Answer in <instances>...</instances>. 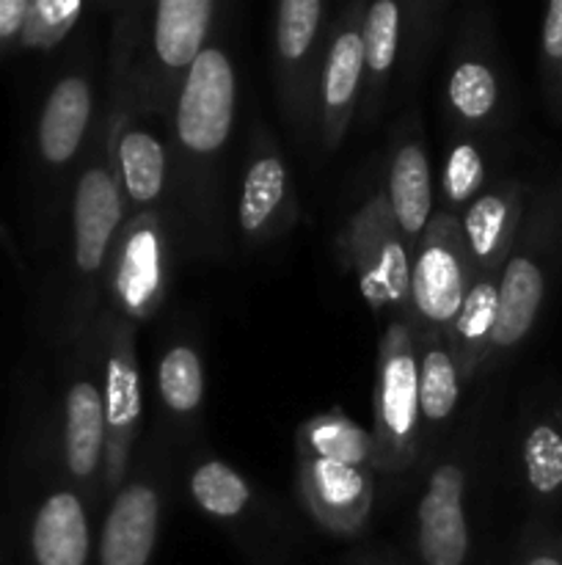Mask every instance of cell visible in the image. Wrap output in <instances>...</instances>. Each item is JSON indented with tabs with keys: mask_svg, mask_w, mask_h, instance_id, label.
I'll list each match as a JSON object with an SVG mask.
<instances>
[{
	"mask_svg": "<svg viewBox=\"0 0 562 565\" xmlns=\"http://www.w3.org/2000/svg\"><path fill=\"white\" fill-rule=\"evenodd\" d=\"M444 97L450 116L463 130H483L499 119L501 77L494 53L485 42L463 39L450 55L444 81Z\"/></svg>",
	"mask_w": 562,
	"mask_h": 565,
	"instance_id": "obj_20",
	"label": "cell"
},
{
	"mask_svg": "<svg viewBox=\"0 0 562 565\" xmlns=\"http://www.w3.org/2000/svg\"><path fill=\"white\" fill-rule=\"evenodd\" d=\"M235 221L242 243L251 248L270 246L284 237L298 221V199L290 166L279 141L270 136L264 125L253 127L248 136Z\"/></svg>",
	"mask_w": 562,
	"mask_h": 565,
	"instance_id": "obj_14",
	"label": "cell"
},
{
	"mask_svg": "<svg viewBox=\"0 0 562 565\" xmlns=\"http://www.w3.org/2000/svg\"><path fill=\"white\" fill-rule=\"evenodd\" d=\"M31 0H0V58L14 53L25 28Z\"/></svg>",
	"mask_w": 562,
	"mask_h": 565,
	"instance_id": "obj_30",
	"label": "cell"
},
{
	"mask_svg": "<svg viewBox=\"0 0 562 565\" xmlns=\"http://www.w3.org/2000/svg\"><path fill=\"white\" fill-rule=\"evenodd\" d=\"M339 254L364 298L389 320L411 318V248L395 224L383 188L369 193L339 232Z\"/></svg>",
	"mask_w": 562,
	"mask_h": 565,
	"instance_id": "obj_10",
	"label": "cell"
},
{
	"mask_svg": "<svg viewBox=\"0 0 562 565\" xmlns=\"http://www.w3.org/2000/svg\"><path fill=\"white\" fill-rule=\"evenodd\" d=\"M0 565H3V563H0Z\"/></svg>",
	"mask_w": 562,
	"mask_h": 565,
	"instance_id": "obj_36",
	"label": "cell"
},
{
	"mask_svg": "<svg viewBox=\"0 0 562 565\" xmlns=\"http://www.w3.org/2000/svg\"><path fill=\"white\" fill-rule=\"evenodd\" d=\"M562 70V0L545 6L543 28H540V72H543L545 92L554 86Z\"/></svg>",
	"mask_w": 562,
	"mask_h": 565,
	"instance_id": "obj_29",
	"label": "cell"
},
{
	"mask_svg": "<svg viewBox=\"0 0 562 565\" xmlns=\"http://www.w3.org/2000/svg\"><path fill=\"white\" fill-rule=\"evenodd\" d=\"M64 356L58 401L61 478L86 497L88 505L105 500V395L97 323Z\"/></svg>",
	"mask_w": 562,
	"mask_h": 565,
	"instance_id": "obj_7",
	"label": "cell"
},
{
	"mask_svg": "<svg viewBox=\"0 0 562 565\" xmlns=\"http://www.w3.org/2000/svg\"><path fill=\"white\" fill-rule=\"evenodd\" d=\"M176 232L163 210L127 215L105 276V307L136 326L158 318L174 279Z\"/></svg>",
	"mask_w": 562,
	"mask_h": 565,
	"instance_id": "obj_9",
	"label": "cell"
},
{
	"mask_svg": "<svg viewBox=\"0 0 562 565\" xmlns=\"http://www.w3.org/2000/svg\"><path fill=\"white\" fill-rule=\"evenodd\" d=\"M562 259V174L527 199L516 243L510 248L499 279V320L494 345L485 370L496 367L501 359L532 334L540 318L551 279Z\"/></svg>",
	"mask_w": 562,
	"mask_h": 565,
	"instance_id": "obj_5",
	"label": "cell"
},
{
	"mask_svg": "<svg viewBox=\"0 0 562 565\" xmlns=\"http://www.w3.org/2000/svg\"><path fill=\"white\" fill-rule=\"evenodd\" d=\"M154 392L160 414L174 434L191 436L202 423L207 401V373H204L202 348L191 334L174 337L160 348L154 367Z\"/></svg>",
	"mask_w": 562,
	"mask_h": 565,
	"instance_id": "obj_21",
	"label": "cell"
},
{
	"mask_svg": "<svg viewBox=\"0 0 562 565\" xmlns=\"http://www.w3.org/2000/svg\"><path fill=\"white\" fill-rule=\"evenodd\" d=\"M549 105H551V110H554L556 116H560L562 119V70H560V75H556V81H554V86L549 88Z\"/></svg>",
	"mask_w": 562,
	"mask_h": 565,
	"instance_id": "obj_32",
	"label": "cell"
},
{
	"mask_svg": "<svg viewBox=\"0 0 562 565\" xmlns=\"http://www.w3.org/2000/svg\"><path fill=\"white\" fill-rule=\"evenodd\" d=\"M364 39V94L361 116L364 125L375 121L383 105L386 86L397 66L402 42V6L395 0H375L364 9L361 22Z\"/></svg>",
	"mask_w": 562,
	"mask_h": 565,
	"instance_id": "obj_24",
	"label": "cell"
},
{
	"mask_svg": "<svg viewBox=\"0 0 562 565\" xmlns=\"http://www.w3.org/2000/svg\"><path fill=\"white\" fill-rule=\"evenodd\" d=\"M237 121V70L229 50L209 42L182 81L169 114L171 224L191 257L224 248V166Z\"/></svg>",
	"mask_w": 562,
	"mask_h": 565,
	"instance_id": "obj_1",
	"label": "cell"
},
{
	"mask_svg": "<svg viewBox=\"0 0 562 565\" xmlns=\"http://www.w3.org/2000/svg\"><path fill=\"white\" fill-rule=\"evenodd\" d=\"M372 447L378 472L400 475L422 456L419 367L411 326L389 320L378 342L372 395Z\"/></svg>",
	"mask_w": 562,
	"mask_h": 565,
	"instance_id": "obj_8",
	"label": "cell"
},
{
	"mask_svg": "<svg viewBox=\"0 0 562 565\" xmlns=\"http://www.w3.org/2000/svg\"><path fill=\"white\" fill-rule=\"evenodd\" d=\"M383 193L402 241L413 252L417 243L422 241L424 230L430 226V218H433L435 199L428 149H424L422 136H419V127L411 125V121L395 138Z\"/></svg>",
	"mask_w": 562,
	"mask_h": 565,
	"instance_id": "obj_19",
	"label": "cell"
},
{
	"mask_svg": "<svg viewBox=\"0 0 562 565\" xmlns=\"http://www.w3.org/2000/svg\"><path fill=\"white\" fill-rule=\"evenodd\" d=\"M419 367V414L424 430H439L455 414L461 403L463 379L446 348L444 334H413Z\"/></svg>",
	"mask_w": 562,
	"mask_h": 565,
	"instance_id": "obj_25",
	"label": "cell"
},
{
	"mask_svg": "<svg viewBox=\"0 0 562 565\" xmlns=\"http://www.w3.org/2000/svg\"><path fill=\"white\" fill-rule=\"evenodd\" d=\"M413 544L422 565H466L472 555V533L466 519V469L457 458L441 461L430 472L417 505Z\"/></svg>",
	"mask_w": 562,
	"mask_h": 565,
	"instance_id": "obj_17",
	"label": "cell"
},
{
	"mask_svg": "<svg viewBox=\"0 0 562 565\" xmlns=\"http://www.w3.org/2000/svg\"><path fill=\"white\" fill-rule=\"evenodd\" d=\"M347 565H397V563L386 561V557H375V555H358V557H353V561L347 563Z\"/></svg>",
	"mask_w": 562,
	"mask_h": 565,
	"instance_id": "obj_33",
	"label": "cell"
},
{
	"mask_svg": "<svg viewBox=\"0 0 562 565\" xmlns=\"http://www.w3.org/2000/svg\"><path fill=\"white\" fill-rule=\"evenodd\" d=\"M220 6L213 0H160L147 6L132 44L127 81L141 119L171 114L182 81L209 44Z\"/></svg>",
	"mask_w": 562,
	"mask_h": 565,
	"instance_id": "obj_6",
	"label": "cell"
},
{
	"mask_svg": "<svg viewBox=\"0 0 562 565\" xmlns=\"http://www.w3.org/2000/svg\"><path fill=\"white\" fill-rule=\"evenodd\" d=\"M527 199V182L518 180V177H507V180L490 182L457 215L474 274H501L512 243H516Z\"/></svg>",
	"mask_w": 562,
	"mask_h": 565,
	"instance_id": "obj_18",
	"label": "cell"
},
{
	"mask_svg": "<svg viewBox=\"0 0 562 565\" xmlns=\"http://www.w3.org/2000/svg\"><path fill=\"white\" fill-rule=\"evenodd\" d=\"M125 221L127 207L110 149V110L108 103H102L86 158L72 182L64 226L58 232V268L44 309V334L58 353L77 345L97 323L105 276Z\"/></svg>",
	"mask_w": 562,
	"mask_h": 565,
	"instance_id": "obj_2",
	"label": "cell"
},
{
	"mask_svg": "<svg viewBox=\"0 0 562 565\" xmlns=\"http://www.w3.org/2000/svg\"><path fill=\"white\" fill-rule=\"evenodd\" d=\"M488 185V154H485L483 143L472 136L455 138L441 163L439 210L457 218Z\"/></svg>",
	"mask_w": 562,
	"mask_h": 565,
	"instance_id": "obj_27",
	"label": "cell"
},
{
	"mask_svg": "<svg viewBox=\"0 0 562 565\" xmlns=\"http://www.w3.org/2000/svg\"><path fill=\"white\" fill-rule=\"evenodd\" d=\"M499 279L501 274H474L466 298L444 334L463 384L483 375L488 364L499 320Z\"/></svg>",
	"mask_w": 562,
	"mask_h": 565,
	"instance_id": "obj_22",
	"label": "cell"
},
{
	"mask_svg": "<svg viewBox=\"0 0 562 565\" xmlns=\"http://www.w3.org/2000/svg\"><path fill=\"white\" fill-rule=\"evenodd\" d=\"M99 356L105 395V497L121 489L136 458L143 419V379L138 364V326L114 309H99Z\"/></svg>",
	"mask_w": 562,
	"mask_h": 565,
	"instance_id": "obj_12",
	"label": "cell"
},
{
	"mask_svg": "<svg viewBox=\"0 0 562 565\" xmlns=\"http://www.w3.org/2000/svg\"><path fill=\"white\" fill-rule=\"evenodd\" d=\"M512 565H562V544L551 535H532L518 550Z\"/></svg>",
	"mask_w": 562,
	"mask_h": 565,
	"instance_id": "obj_31",
	"label": "cell"
},
{
	"mask_svg": "<svg viewBox=\"0 0 562 565\" xmlns=\"http://www.w3.org/2000/svg\"><path fill=\"white\" fill-rule=\"evenodd\" d=\"M0 235H3V224H0Z\"/></svg>",
	"mask_w": 562,
	"mask_h": 565,
	"instance_id": "obj_34",
	"label": "cell"
},
{
	"mask_svg": "<svg viewBox=\"0 0 562 565\" xmlns=\"http://www.w3.org/2000/svg\"><path fill=\"white\" fill-rule=\"evenodd\" d=\"M86 11L88 6L83 0H31L17 50L47 53V50L61 47L80 25Z\"/></svg>",
	"mask_w": 562,
	"mask_h": 565,
	"instance_id": "obj_28",
	"label": "cell"
},
{
	"mask_svg": "<svg viewBox=\"0 0 562 565\" xmlns=\"http://www.w3.org/2000/svg\"><path fill=\"white\" fill-rule=\"evenodd\" d=\"M99 61L91 44L75 47L50 77L31 136L33 207L39 248L53 243L64 226L72 182L86 158L99 119ZM105 103V97H102Z\"/></svg>",
	"mask_w": 562,
	"mask_h": 565,
	"instance_id": "obj_3",
	"label": "cell"
},
{
	"mask_svg": "<svg viewBox=\"0 0 562 565\" xmlns=\"http://www.w3.org/2000/svg\"><path fill=\"white\" fill-rule=\"evenodd\" d=\"M474 270L455 215L435 207L411 252V334H446Z\"/></svg>",
	"mask_w": 562,
	"mask_h": 565,
	"instance_id": "obj_13",
	"label": "cell"
},
{
	"mask_svg": "<svg viewBox=\"0 0 562 565\" xmlns=\"http://www.w3.org/2000/svg\"><path fill=\"white\" fill-rule=\"evenodd\" d=\"M521 467L527 489L540 505L562 494V414L534 419L521 439Z\"/></svg>",
	"mask_w": 562,
	"mask_h": 565,
	"instance_id": "obj_26",
	"label": "cell"
},
{
	"mask_svg": "<svg viewBox=\"0 0 562 565\" xmlns=\"http://www.w3.org/2000/svg\"><path fill=\"white\" fill-rule=\"evenodd\" d=\"M367 3H345L331 20L320 70L314 138L323 152H336L361 108L364 94V39L361 22Z\"/></svg>",
	"mask_w": 562,
	"mask_h": 565,
	"instance_id": "obj_15",
	"label": "cell"
},
{
	"mask_svg": "<svg viewBox=\"0 0 562 565\" xmlns=\"http://www.w3.org/2000/svg\"><path fill=\"white\" fill-rule=\"evenodd\" d=\"M275 565H284V563H275Z\"/></svg>",
	"mask_w": 562,
	"mask_h": 565,
	"instance_id": "obj_35",
	"label": "cell"
},
{
	"mask_svg": "<svg viewBox=\"0 0 562 565\" xmlns=\"http://www.w3.org/2000/svg\"><path fill=\"white\" fill-rule=\"evenodd\" d=\"M298 489L309 516L336 539H353L375 502L372 434L345 412L314 414L298 428Z\"/></svg>",
	"mask_w": 562,
	"mask_h": 565,
	"instance_id": "obj_4",
	"label": "cell"
},
{
	"mask_svg": "<svg viewBox=\"0 0 562 565\" xmlns=\"http://www.w3.org/2000/svg\"><path fill=\"white\" fill-rule=\"evenodd\" d=\"M187 494L193 505L229 530H246L262 524V502L253 486L224 458H198L187 472Z\"/></svg>",
	"mask_w": 562,
	"mask_h": 565,
	"instance_id": "obj_23",
	"label": "cell"
},
{
	"mask_svg": "<svg viewBox=\"0 0 562 565\" xmlns=\"http://www.w3.org/2000/svg\"><path fill=\"white\" fill-rule=\"evenodd\" d=\"M328 11L325 0H281L273 17V86L281 116L298 141L314 136L320 70L328 42Z\"/></svg>",
	"mask_w": 562,
	"mask_h": 565,
	"instance_id": "obj_11",
	"label": "cell"
},
{
	"mask_svg": "<svg viewBox=\"0 0 562 565\" xmlns=\"http://www.w3.org/2000/svg\"><path fill=\"white\" fill-rule=\"evenodd\" d=\"M91 505L64 478L44 486L25 519V565H91Z\"/></svg>",
	"mask_w": 562,
	"mask_h": 565,
	"instance_id": "obj_16",
	"label": "cell"
}]
</instances>
